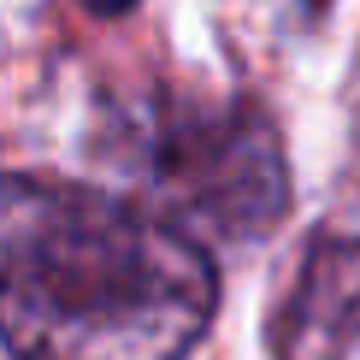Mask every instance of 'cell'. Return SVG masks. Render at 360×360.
<instances>
[{"label":"cell","instance_id":"6da1fadb","mask_svg":"<svg viewBox=\"0 0 360 360\" xmlns=\"http://www.w3.org/2000/svg\"><path fill=\"white\" fill-rule=\"evenodd\" d=\"M219 313L207 243L142 201L0 177V342L18 360H189Z\"/></svg>","mask_w":360,"mask_h":360},{"label":"cell","instance_id":"7a4b0ae2","mask_svg":"<svg viewBox=\"0 0 360 360\" xmlns=\"http://www.w3.org/2000/svg\"><path fill=\"white\" fill-rule=\"evenodd\" d=\"M118 154L142 207L195 243H254L290 207L283 148L260 107H148Z\"/></svg>","mask_w":360,"mask_h":360},{"label":"cell","instance_id":"3957f363","mask_svg":"<svg viewBox=\"0 0 360 360\" xmlns=\"http://www.w3.org/2000/svg\"><path fill=\"white\" fill-rule=\"evenodd\" d=\"M272 342L278 360H360V160L302 254Z\"/></svg>","mask_w":360,"mask_h":360},{"label":"cell","instance_id":"277c9868","mask_svg":"<svg viewBox=\"0 0 360 360\" xmlns=\"http://www.w3.org/2000/svg\"><path fill=\"white\" fill-rule=\"evenodd\" d=\"M83 6H89V12H101V18H118V12H130L136 0H83Z\"/></svg>","mask_w":360,"mask_h":360}]
</instances>
